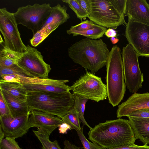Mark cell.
Here are the masks:
<instances>
[{
  "mask_svg": "<svg viewBox=\"0 0 149 149\" xmlns=\"http://www.w3.org/2000/svg\"><path fill=\"white\" fill-rule=\"evenodd\" d=\"M125 36L139 56L149 57V26L128 21Z\"/></svg>",
  "mask_w": 149,
  "mask_h": 149,
  "instance_id": "8fae6325",
  "label": "cell"
},
{
  "mask_svg": "<svg viewBox=\"0 0 149 149\" xmlns=\"http://www.w3.org/2000/svg\"><path fill=\"white\" fill-rule=\"evenodd\" d=\"M88 134L89 139L105 149L132 145L136 139L128 120L120 118L100 123Z\"/></svg>",
  "mask_w": 149,
  "mask_h": 149,
  "instance_id": "6da1fadb",
  "label": "cell"
},
{
  "mask_svg": "<svg viewBox=\"0 0 149 149\" xmlns=\"http://www.w3.org/2000/svg\"><path fill=\"white\" fill-rule=\"evenodd\" d=\"M107 30V28L95 24L94 28L91 29L84 31H71L66 30L68 35L72 34L73 36L81 35L89 39L96 40L103 36Z\"/></svg>",
  "mask_w": 149,
  "mask_h": 149,
  "instance_id": "603a6c76",
  "label": "cell"
},
{
  "mask_svg": "<svg viewBox=\"0 0 149 149\" xmlns=\"http://www.w3.org/2000/svg\"><path fill=\"white\" fill-rule=\"evenodd\" d=\"M62 1L68 4L81 22L83 21V20H85L87 17H89V15L81 7L77 0H63Z\"/></svg>",
  "mask_w": 149,
  "mask_h": 149,
  "instance_id": "484cf974",
  "label": "cell"
},
{
  "mask_svg": "<svg viewBox=\"0 0 149 149\" xmlns=\"http://www.w3.org/2000/svg\"><path fill=\"white\" fill-rule=\"evenodd\" d=\"M67 9V7L59 3L52 7L51 12L40 30L30 40L32 46H37L59 26L67 21L70 18Z\"/></svg>",
  "mask_w": 149,
  "mask_h": 149,
  "instance_id": "7c38bea8",
  "label": "cell"
},
{
  "mask_svg": "<svg viewBox=\"0 0 149 149\" xmlns=\"http://www.w3.org/2000/svg\"><path fill=\"white\" fill-rule=\"evenodd\" d=\"M83 127V126L80 130H76L84 149H105L95 143L88 141L84 134Z\"/></svg>",
  "mask_w": 149,
  "mask_h": 149,
  "instance_id": "83f0119b",
  "label": "cell"
},
{
  "mask_svg": "<svg viewBox=\"0 0 149 149\" xmlns=\"http://www.w3.org/2000/svg\"><path fill=\"white\" fill-rule=\"evenodd\" d=\"M0 43L1 44V43H2L3 42V41L2 38V37H1V35H0Z\"/></svg>",
  "mask_w": 149,
  "mask_h": 149,
  "instance_id": "60d3db41",
  "label": "cell"
},
{
  "mask_svg": "<svg viewBox=\"0 0 149 149\" xmlns=\"http://www.w3.org/2000/svg\"><path fill=\"white\" fill-rule=\"evenodd\" d=\"M121 52L118 45H114L109 52L106 65L107 97L113 107L123 99L126 90Z\"/></svg>",
  "mask_w": 149,
  "mask_h": 149,
  "instance_id": "277c9868",
  "label": "cell"
},
{
  "mask_svg": "<svg viewBox=\"0 0 149 149\" xmlns=\"http://www.w3.org/2000/svg\"><path fill=\"white\" fill-rule=\"evenodd\" d=\"M4 100L13 117L30 114V112L26 102H23L5 91L0 89Z\"/></svg>",
  "mask_w": 149,
  "mask_h": 149,
  "instance_id": "d6986e66",
  "label": "cell"
},
{
  "mask_svg": "<svg viewBox=\"0 0 149 149\" xmlns=\"http://www.w3.org/2000/svg\"><path fill=\"white\" fill-rule=\"evenodd\" d=\"M55 130L38 128L36 130H33L34 135L42 145V149H61L57 140L52 141L49 139L50 134Z\"/></svg>",
  "mask_w": 149,
  "mask_h": 149,
  "instance_id": "7402d4cb",
  "label": "cell"
},
{
  "mask_svg": "<svg viewBox=\"0 0 149 149\" xmlns=\"http://www.w3.org/2000/svg\"><path fill=\"white\" fill-rule=\"evenodd\" d=\"M104 34L108 38L112 37L116 38L117 36L116 31L112 28H109L107 29Z\"/></svg>",
  "mask_w": 149,
  "mask_h": 149,
  "instance_id": "8d00e7d4",
  "label": "cell"
},
{
  "mask_svg": "<svg viewBox=\"0 0 149 149\" xmlns=\"http://www.w3.org/2000/svg\"><path fill=\"white\" fill-rule=\"evenodd\" d=\"M127 116L149 118V109H145L134 111L129 114Z\"/></svg>",
  "mask_w": 149,
  "mask_h": 149,
  "instance_id": "d6a6232c",
  "label": "cell"
},
{
  "mask_svg": "<svg viewBox=\"0 0 149 149\" xmlns=\"http://www.w3.org/2000/svg\"><path fill=\"white\" fill-rule=\"evenodd\" d=\"M145 109H149V93H135L118 105L117 117L120 118L123 116H127L134 111Z\"/></svg>",
  "mask_w": 149,
  "mask_h": 149,
  "instance_id": "5bb4252c",
  "label": "cell"
},
{
  "mask_svg": "<svg viewBox=\"0 0 149 149\" xmlns=\"http://www.w3.org/2000/svg\"><path fill=\"white\" fill-rule=\"evenodd\" d=\"M139 56L130 44L123 47L122 52L124 80L127 89L134 93L142 88L144 81L139 63Z\"/></svg>",
  "mask_w": 149,
  "mask_h": 149,
  "instance_id": "ba28073f",
  "label": "cell"
},
{
  "mask_svg": "<svg viewBox=\"0 0 149 149\" xmlns=\"http://www.w3.org/2000/svg\"><path fill=\"white\" fill-rule=\"evenodd\" d=\"M73 93L97 102L107 99L106 85L101 78L87 71L70 86Z\"/></svg>",
  "mask_w": 149,
  "mask_h": 149,
  "instance_id": "52a82bcc",
  "label": "cell"
},
{
  "mask_svg": "<svg viewBox=\"0 0 149 149\" xmlns=\"http://www.w3.org/2000/svg\"><path fill=\"white\" fill-rule=\"evenodd\" d=\"M10 114L2 93L0 91V117Z\"/></svg>",
  "mask_w": 149,
  "mask_h": 149,
  "instance_id": "1f68e13d",
  "label": "cell"
},
{
  "mask_svg": "<svg viewBox=\"0 0 149 149\" xmlns=\"http://www.w3.org/2000/svg\"><path fill=\"white\" fill-rule=\"evenodd\" d=\"M110 40L113 44H115L119 41V39L115 37H112L110 38Z\"/></svg>",
  "mask_w": 149,
  "mask_h": 149,
  "instance_id": "f35d334b",
  "label": "cell"
},
{
  "mask_svg": "<svg viewBox=\"0 0 149 149\" xmlns=\"http://www.w3.org/2000/svg\"><path fill=\"white\" fill-rule=\"evenodd\" d=\"M83 9L89 15L91 12L89 0H77Z\"/></svg>",
  "mask_w": 149,
  "mask_h": 149,
  "instance_id": "e575fe53",
  "label": "cell"
},
{
  "mask_svg": "<svg viewBox=\"0 0 149 149\" xmlns=\"http://www.w3.org/2000/svg\"><path fill=\"white\" fill-rule=\"evenodd\" d=\"M64 123L60 117L40 111H30L29 119L30 128L36 127L44 129H56Z\"/></svg>",
  "mask_w": 149,
  "mask_h": 149,
  "instance_id": "2e32d148",
  "label": "cell"
},
{
  "mask_svg": "<svg viewBox=\"0 0 149 149\" xmlns=\"http://www.w3.org/2000/svg\"><path fill=\"white\" fill-rule=\"evenodd\" d=\"M13 13L6 8L0 9V31L4 40V46L10 49L23 53L27 51L23 42Z\"/></svg>",
  "mask_w": 149,
  "mask_h": 149,
  "instance_id": "9c48e42d",
  "label": "cell"
},
{
  "mask_svg": "<svg viewBox=\"0 0 149 149\" xmlns=\"http://www.w3.org/2000/svg\"><path fill=\"white\" fill-rule=\"evenodd\" d=\"M29 114L13 117L10 114L0 117V127L5 137L16 139L26 134L30 128L29 125Z\"/></svg>",
  "mask_w": 149,
  "mask_h": 149,
  "instance_id": "4fadbf2b",
  "label": "cell"
},
{
  "mask_svg": "<svg viewBox=\"0 0 149 149\" xmlns=\"http://www.w3.org/2000/svg\"><path fill=\"white\" fill-rule=\"evenodd\" d=\"M127 117L136 139L144 144H149V118Z\"/></svg>",
  "mask_w": 149,
  "mask_h": 149,
  "instance_id": "ac0fdd59",
  "label": "cell"
},
{
  "mask_svg": "<svg viewBox=\"0 0 149 149\" xmlns=\"http://www.w3.org/2000/svg\"><path fill=\"white\" fill-rule=\"evenodd\" d=\"M64 149H80L74 144L71 143L69 141L65 140L63 142Z\"/></svg>",
  "mask_w": 149,
  "mask_h": 149,
  "instance_id": "74e56055",
  "label": "cell"
},
{
  "mask_svg": "<svg viewBox=\"0 0 149 149\" xmlns=\"http://www.w3.org/2000/svg\"><path fill=\"white\" fill-rule=\"evenodd\" d=\"M64 123L70 125L72 129L80 130L81 121L78 113L72 108L62 118Z\"/></svg>",
  "mask_w": 149,
  "mask_h": 149,
  "instance_id": "d4e9b609",
  "label": "cell"
},
{
  "mask_svg": "<svg viewBox=\"0 0 149 149\" xmlns=\"http://www.w3.org/2000/svg\"><path fill=\"white\" fill-rule=\"evenodd\" d=\"M67 80L51 79L49 81L42 84H23L27 92H52L65 93L70 92V86L65 84Z\"/></svg>",
  "mask_w": 149,
  "mask_h": 149,
  "instance_id": "e0dca14e",
  "label": "cell"
},
{
  "mask_svg": "<svg viewBox=\"0 0 149 149\" xmlns=\"http://www.w3.org/2000/svg\"><path fill=\"white\" fill-rule=\"evenodd\" d=\"M109 52L101 39H83L68 49V56L74 63L93 74L106 65Z\"/></svg>",
  "mask_w": 149,
  "mask_h": 149,
  "instance_id": "7a4b0ae2",
  "label": "cell"
},
{
  "mask_svg": "<svg viewBox=\"0 0 149 149\" xmlns=\"http://www.w3.org/2000/svg\"><path fill=\"white\" fill-rule=\"evenodd\" d=\"M74 101L73 109L78 113L81 122L83 125H86L90 130L92 128L88 124L84 117L85 106L88 99L82 97L78 95L73 93Z\"/></svg>",
  "mask_w": 149,
  "mask_h": 149,
  "instance_id": "cb8c5ba5",
  "label": "cell"
},
{
  "mask_svg": "<svg viewBox=\"0 0 149 149\" xmlns=\"http://www.w3.org/2000/svg\"><path fill=\"white\" fill-rule=\"evenodd\" d=\"M5 137L4 134L1 128L0 127V141H1Z\"/></svg>",
  "mask_w": 149,
  "mask_h": 149,
  "instance_id": "ab89813d",
  "label": "cell"
},
{
  "mask_svg": "<svg viewBox=\"0 0 149 149\" xmlns=\"http://www.w3.org/2000/svg\"><path fill=\"white\" fill-rule=\"evenodd\" d=\"M15 139L8 137L3 138L0 141V149H22Z\"/></svg>",
  "mask_w": 149,
  "mask_h": 149,
  "instance_id": "f546056e",
  "label": "cell"
},
{
  "mask_svg": "<svg viewBox=\"0 0 149 149\" xmlns=\"http://www.w3.org/2000/svg\"><path fill=\"white\" fill-rule=\"evenodd\" d=\"M125 16L128 21L149 26V4L145 0H127Z\"/></svg>",
  "mask_w": 149,
  "mask_h": 149,
  "instance_id": "9a60e30c",
  "label": "cell"
},
{
  "mask_svg": "<svg viewBox=\"0 0 149 149\" xmlns=\"http://www.w3.org/2000/svg\"><path fill=\"white\" fill-rule=\"evenodd\" d=\"M91 12L88 17L94 24L116 29L125 24L124 17L115 8L111 0H89Z\"/></svg>",
  "mask_w": 149,
  "mask_h": 149,
  "instance_id": "8992f818",
  "label": "cell"
},
{
  "mask_svg": "<svg viewBox=\"0 0 149 149\" xmlns=\"http://www.w3.org/2000/svg\"><path fill=\"white\" fill-rule=\"evenodd\" d=\"M95 24L91 21L87 19L76 25L71 26L68 30L71 31H85L93 29Z\"/></svg>",
  "mask_w": 149,
  "mask_h": 149,
  "instance_id": "f1b7e54d",
  "label": "cell"
},
{
  "mask_svg": "<svg viewBox=\"0 0 149 149\" xmlns=\"http://www.w3.org/2000/svg\"><path fill=\"white\" fill-rule=\"evenodd\" d=\"M27 51L23 54L17 64L33 77L48 78L51 68L45 63L40 52L29 45Z\"/></svg>",
  "mask_w": 149,
  "mask_h": 149,
  "instance_id": "30bf717a",
  "label": "cell"
},
{
  "mask_svg": "<svg viewBox=\"0 0 149 149\" xmlns=\"http://www.w3.org/2000/svg\"><path fill=\"white\" fill-rule=\"evenodd\" d=\"M17 74L22 76L33 77L32 76L19 66L17 64L10 67H0V76L3 74Z\"/></svg>",
  "mask_w": 149,
  "mask_h": 149,
  "instance_id": "4316f807",
  "label": "cell"
},
{
  "mask_svg": "<svg viewBox=\"0 0 149 149\" xmlns=\"http://www.w3.org/2000/svg\"><path fill=\"white\" fill-rule=\"evenodd\" d=\"M52 10L49 3H36L19 7L13 14L17 24L31 30L33 36L40 30Z\"/></svg>",
  "mask_w": 149,
  "mask_h": 149,
  "instance_id": "5b68a950",
  "label": "cell"
},
{
  "mask_svg": "<svg viewBox=\"0 0 149 149\" xmlns=\"http://www.w3.org/2000/svg\"><path fill=\"white\" fill-rule=\"evenodd\" d=\"M107 149H149V146L146 144L141 146L134 143L132 145L122 146Z\"/></svg>",
  "mask_w": 149,
  "mask_h": 149,
  "instance_id": "836d02e7",
  "label": "cell"
},
{
  "mask_svg": "<svg viewBox=\"0 0 149 149\" xmlns=\"http://www.w3.org/2000/svg\"><path fill=\"white\" fill-rule=\"evenodd\" d=\"M0 89L26 102L27 92L23 84L18 82H8L0 80Z\"/></svg>",
  "mask_w": 149,
  "mask_h": 149,
  "instance_id": "ffe728a7",
  "label": "cell"
},
{
  "mask_svg": "<svg viewBox=\"0 0 149 149\" xmlns=\"http://www.w3.org/2000/svg\"><path fill=\"white\" fill-rule=\"evenodd\" d=\"M58 130L59 133L65 134L67 133V131L68 130L72 129L70 125L66 123H64L59 126Z\"/></svg>",
  "mask_w": 149,
  "mask_h": 149,
  "instance_id": "d590c367",
  "label": "cell"
},
{
  "mask_svg": "<svg viewBox=\"0 0 149 149\" xmlns=\"http://www.w3.org/2000/svg\"><path fill=\"white\" fill-rule=\"evenodd\" d=\"M23 53L13 51L4 45L0 51V67H10L17 64Z\"/></svg>",
  "mask_w": 149,
  "mask_h": 149,
  "instance_id": "44dd1931",
  "label": "cell"
},
{
  "mask_svg": "<svg viewBox=\"0 0 149 149\" xmlns=\"http://www.w3.org/2000/svg\"><path fill=\"white\" fill-rule=\"evenodd\" d=\"M30 112L40 111L62 118L74 106L73 94L52 92H27L26 101Z\"/></svg>",
  "mask_w": 149,
  "mask_h": 149,
  "instance_id": "3957f363",
  "label": "cell"
},
{
  "mask_svg": "<svg viewBox=\"0 0 149 149\" xmlns=\"http://www.w3.org/2000/svg\"><path fill=\"white\" fill-rule=\"evenodd\" d=\"M116 10L125 17L127 0H111Z\"/></svg>",
  "mask_w": 149,
  "mask_h": 149,
  "instance_id": "4dcf8cb0",
  "label": "cell"
}]
</instances>
